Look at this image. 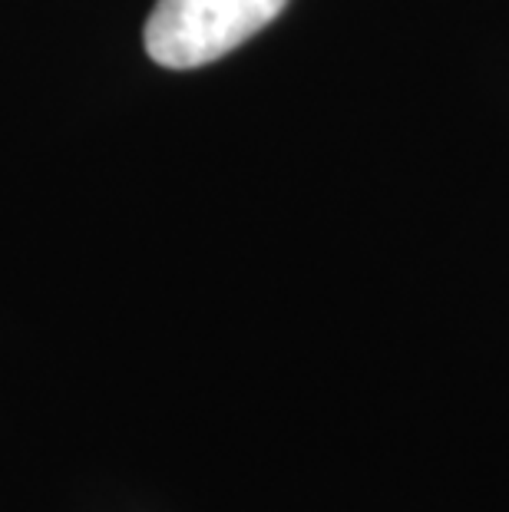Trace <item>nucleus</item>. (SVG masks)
Wrapping results in <instances>:
<instances>
[{"label": "nucleus", "mask_w": 509, "mask_h": 512, "mask_svg": "<svg viewBox=\"0 0 509 512\" xmlns=\"http://www.w3.org/2000/svg\"><path fill=\"white\" fill-rule=\"evenodd\" d=\"M288 0H159L146 20V50L159 67L196 70L255 37Z\"/></svg>", "instance_id": "1"}]
</instances>
